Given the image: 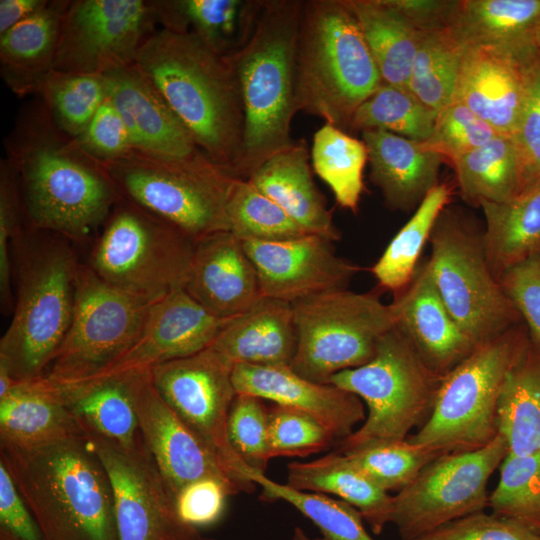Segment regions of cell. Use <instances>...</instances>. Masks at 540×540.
I'll list each match as a JSON object with an SVG mask.
<instances>
[{
    "label": "cell",
    "instance_id": "1",
    "mask_svg": "<svg viewBox=\"0 0 540 540\" xmlns=\"http://www.w3.org/2000/svg\"><path fill=\"white\" fill-rule=\"evenodd\" d=\"M4 147L30 228L82 242L102 228L121 198L102 166L58 127L40 98L20 110Z\"/></svg>",
    "mask_w": 540,
    "mask_h": 540
},
{
    "label": "cell",
    "instance_id": "2",
    "mask_svg": "<svg viewBox=\"0 0 540 540\" xmlns=\"http://www.w3.org/2000/svg\"><path fill=\"white\" fill-rule=\"evenodd\" d=\"M0 461L44 540H119L110 481L84 428L34 445L0 440Z\"/></svg>",
    "mask_w": 540,
    "mask_h": 540
},
{
    "label": "cell",
    "instance_id": "3",
    "mask_svg": "<svg viewBox=\"0 0 540 540\" xmlns=\"http://www.w3.org/2000/svg\"><path fill=\"white\" fill-rule=\"evenodd\" d=\"M135 62L211 160L230 173L244 135L237 77L225 58L190 32L157 29Z\"/></svg>",
    "mask_w": 540,
    "mask_h": 540
},
{
    "label": "cell",
    "instance_id": "4",
    "mask_svg": "<svg viewBox=\"0 0 540 540\" xmlns=\"http://www.w3.org/2000/svg\"><path fill=\"white\" fill-rule=\"evenodd\" d=\"M303 0H264L252 34L225 56L240 87L244 135L234 178L249 180L273 155L294 142L290 126L298 112L296 53Z\"/></svg>",
    "mask_w": 540,
    "mask_h": 540
},
{
    "label": "cell",
    "instance_id": "5",
    "mask_svg": "<svg viewBox=\"0 0 540 540\" xmlns=\"http://www.w3.org/2000/svg\"><path fill=\"white\" fill-rule=\"evenodd\" d=\"M68 241L25 224L12 243L17 292L0 340V365L17 381L44 376L69 329L80 264Z\"/></svg>",
    "mask_w": 540,
    "mask_h": 540
},
{
    "label": "cell",
    "instance_id": "6",
    "mask_svg": "<svg viewBox=\"0 0 540 540\" xmlns=\"http://www.w3.org/2000/svg\"><path fill=\"white\" fill-rule=\"evenodd\" d=\"M299 111L348 132L359 108L383 83L349 0H305L298 29Z\"/></svg>",
    "mask_w": 540,
    "mask_h": 540
},
{
    "label": "cell",
    "instance_id": "7",
    "mask_svg": "<svg viewBox=\"0 0 540 540\" xmlns=\"http://www.w3.org/2000/svg\"><path fill=\"white\" fill-rule=\"evenodd\" d=\"M530 341L517 324L477 346L442 377L428 419L406 440L438 455L487 446L498 435L497 406L504 382Z\"/></svg>",
    "mask_w": 540,
    "mask_h": 540
},
{
    "label": "cell",
    "instance_id": "8",
    "mask_svg": "<svg viewBox=\"0 0 540 540\" xmlns=\"http://www.w3.org/2000/svg\"><path fill=\"white\" fill-rule=\"evenodd\" d=\"M442 377L395 326L379 340L369 362L330 379V384L358 396L368 409L364 422L339 441L335 451L406 440L415 426L428 419Z\"/></svg>",
    "mask_w": 540,
    "mask_h": 540
},
{
    "label": "cell",
    "instance_id": "9",
    "mask_svg": "<svg viewBox=\"0 0 540 540\" xmlns=\"http://www.w3.org/2000/svg\"><path fill=\"white\" fill-rule=\"evenodd\" d=\"M100 165L122 198L195 241L229 231L226 208L235 178L203 151L184 158H160L133 150Z\"/></svg>",
    "mask_w": 540,
    "mask_h": 540
},
{
    "label": "cell",
    "instance_id": "10",
    "mask_svg": "<svg viewBox=\"0 0 540 540\" xmlns=\"http://www.w3.org/2000/svg\"><path fill=\"white\" fill-rule=\"evenodd\" d=\"M101 229L88 266L103 281L149 302L184 289L196 245L186 233L122 197Z\"/></svg>",
    "mask_w": 540,
    "mask_h": 540
},
{
    "label": "cell",
    "instance_id": "11",
    "mask_svg": "<svg viewBox=\"0 0 540 540\" xmlns=\"http://www.w3.org/2000/svg\"><path fill=\"white\" fill-rule=\"evenodd\" d=\"M292 308L297 348L290 367L317 383L328 384L336 373L369 362L379 340L396 326L393 305L374 291L326 292Z\"/></svg>",
    "mask_w": 540,
    "mask_h": 540
},
{
    "label": "cell",
    "instance_id": "12",
    "mask_svg": "<svg viewBox=\"0 0 540 540\" xmlns=\"http://www.w3.org/2000/svg\"><path fill=\"white\" fill-rule=\"evenodd\" d=\"M427 261L435 286L462 331L479 346L519 324L520 315L491 271L482 232L444 208L431 232Z\"/></svg>",
    "mask_w": 540,
    "mask_h": 540
},
{
    "label": "cell",
    "instance_id": "13",
    "mask_svg": "<svg viewBox=\"0 0 540 540\" xmlns=\"http://www.w3.org/2000/svg\"><path fill=\"white\" fill-rule=\"evenodd\" d=\"M153 303L111 286L80 264L72 320L44 376L62 385L93 378L130 347Z\"/></svg>",
    "mask_w": 540,
    "mask_h": 540
},
{
    "label": "cell",
    "instance_id": "14",
    "mask_svg": "<svg viewBox=\"0 0 540 540\" xmlns=\"http://www.w3.org/2000/svg\"><path fill=\"white\" fill-rule=\"evenodd\" d=\"M508 453L498 433L487 446L443 454L393 496L391 523L400 540H412L488 506L487 484Z\"/></svg>",
    "mask_w": 540,
    "mask_h": 540
},
{
    "label": "cell",
    "instance_id": "15",
    "mask_svg": "<svg viewBox=\"0 0 540 540\" xmlns=\"http://www.w3.org/2000/svg\"><path fill=\"white\" fill-rule=\"evenodd\" d=\"M233 366L209 347L151 369L161 397L205 443L241 492L257 486L255 472L240 458L228 436V418L236 390Z\"/></svg>",
    "mask_w": 540,
    "mask_h": 540
},
{
    "label": "cell",
    "instance_id": "16",
    "mask_svg": "<svg viewBox=\"0 0 540 540\" xmlns=\"http://www.w3.org/2000/svg\"><path fill=\"white\" fill-rule=\"evenodd\" d=\"M157 25L153 1L71 0L52 70L103 74L134 63Z\"/></svg>",
    "mask_w": 540,
    "mask_h": 540
},
{
    "label": "cell",
    "instance_id": "17",
    "mask_svg": "<svg viewBox=\"0 0 540 540\" xmlns=\"http://www.w3.org/2000/svg\"><path fill=\"white\" fill-rule=\"evenodd\" d=\"M83 428L110 481L119 540H194L201 536L197 528L179 519L174 497L143 442L127 449Z\"/></svg>",
    "mask_w": 540,
    "mask_h": 540
},
{
    "label": "cell",
    "instance_id": "18",
    "mask_svg": "<svg viewBox=\"0 0 540 540\" xmlns=\"http://www.w3.org/2000/svg\"><path fill=\"white\" fill-rule=\"evenodd\" d=\"M126 375L142 442L174 500L185 486L204 478L223 482L233 496L241 493L210 449L158 393L151 370Z\"/></svg>",
    "mask_w": 540,
    "mask_h": 540
},
{
    "label": "cell",
    "instance_id": "19",
    "mask_svg": "<svg viewBox=\"0 0 540 540\" xmlns=\"http://www.w3.org/2000/svg\"><path fill=\"white\" fill-rule=\"evenodd\" d=\"M242 243L257 270L263 296L291 304L348 289L351 280L363 269L339 257L333 242L319 235Z\"/></svg>",
    "mask_w": 540,
    "mask_h": 540
},
{
    "label": "cell",
    "instance_id": "20",
    "mask_svg": "<svg viewBox=\"0 0 540 540\" xmlns=\"http://www.w3.org/2000/svg\"><path fill=\"white\" fill-rule=\"evenodd\" d=\"M230 319L217 317L184 289L177 290L154 302L130 347L85 382L151 370L160 364L199 353L213 343Z\"/></svg>",
    "mask_w": 540,
    "mask_h": 540
},
{
    "label": "cell",
    "instance_id": "21",
    "mask_svg": "<svg viewBox=\"0 0 540 540\" xmlns=\"http://www.w3.org/2000/svg\"><path fill=\"white\" fill-rule=\"evenodd\" d=\"M535 47H466L452 102L465 105L499 134L513 136L525 93L527 60Z\"/></svg>",
    "mask_w": 540,
    "mask_h": 540
},
{
    "label": "cell",
    "instance_id": "22",
    "mask_svg": "<svg viewBox=\"0 0 540 540\" xmlns=\"http://www.w3.org/2000/svg\"><path fill=\"white\" fill-rule=\"evenodd\" d=\"M108 96L122 116L136 151L184 158L200 151L190 132L136 62L103 73Z\"/></svg>",
    "mask_w": 540,
    "mask_h": 540
},
{
    "label": "cell",
    "instance_id": "23",
    "mask_svg": "<svg viewBox=\"0 0 540 540\" xmlns=\"http://www.w3.org/2000/svg\"><path fill=\"white\" fill-rule=\"evenodd\" d=\"M232 381L236 394L253 395L305 412L322 424L337 443L366 418L358 396L330 383L306 379L290 366L237 364Z\"/></svg>",
    "mask_w": 540,
    "mask_h": 540
},
{
    "label": "cell",
    "instance_id": "24",
    "mask_svg": "<svg viewBox=\"0 0 540 540\" xmlns=\"http://www.w3.org/2000/svg\"><path fill=\"white\" fill-rule=\"evenodd\" d=\"M184 290L220 318L238 316L264 298L253 262L230 231L196 241Z\"/></svg>",
    "mask_w": 540,
    "mask_h": 540
},
{
    "label": "cell",
    "instance_id": "25",
    "mask_svg": "<svg viewBox=\"0 0 540 540\" xmlns=\"http://www.w3.org/2000/svg\"><path fill=\"white\" fill-rule=\"evenodd\" d=\"M396 326L424 361L444 376L477 347L445 306L427 262L419 264L413 279L391 303Z\"/></svg>",
    "mask_w": 540,
    "mask_h": 540
},
{
    "label": "cell",
    "instance_id": "26",
    "mask_svg": "<svg viewBox=\"0 0 540 540\" xmlns=\"http://www.w3.org/2000/svg\"><path fill=\"white\" fill-rule=\"evenodd\" d=\"M368 151L370 180L393 210L416 209L440 183L444 158L425 142L411 140L383 130L362 131Z\"/></svg>",
    "mask_w": 540,
    "mask_h": 540
},
{
    "label": "cell",
    "instance_id": "27",
    "mask_svg": "<svg viewBox=\"0 0 540 540\" xmlns=\"http://www.w3.org/2000/svg\"><path fill=\"white\" fill-rule=\"evenodd\" d=\"M231 366H290L297 348L292 304L264 297L232 317L209 346Z\"/></svg>",
    "mask_w": 540,
    "mask_h": 540
},
{
    "label": "cell",
    "instance_id": "28",
    "mask_svg": "<svg viewBox=\"0 0 540 540\" xmlns=\"http://www.w3.org/2000/svg\"><path fill=\"white\" fill-rule=\"evenodd\" d=\"M304 141L273 155L249 181L308 233L332 242L341 238L324 196L314 183Z\"/></svg>",
    "mask_w": 540,
    "mask_h": 540
},
{
    "label": "cell",
    "instance_id": "29",
    "mask_svg": "<svg viewBox=\"0 0 540 540\" xmlns=\"http://www.w3.org/2000/svg\"><path fill=\"white\" fill-rule=\"evenodd\" d=\"M71 0H47L35 13L0 35V71L17 96L38 94L53 69Z\"/></svg>",
    "mask_w": 540,
    "mask_h": 540
},
{
    "label": "cell",
    "instance_id": "30",
    "mask_svg": "<svg viewBox=\"0 0 540 540\" xmlns=\"http://www.w3.org/2000/svg\"><path fill=\"white\" fill-rule=\"evenodd\" d=\"M264 0H153L160 28L196 35L228 56L252 34Z\"/></svg>",
    "mask_w": 540,
    "mask_h": 540
},
{
    "label": "cell",
    "instance_id": "31",
    "mask_svg": "<svg viewBox=\"0 0 540 540\" xmlns=\"http://www.w3.org/2000/svg\"><path fill=\"white\" fill-rule=\"evenodd\" d=\"M82 424L47 377L17 381L0 399V440L34 445L82 431Z\"/></svg>",
    "mask_w": 540,
    "mask_h": 540
},
{
    "label": "cell",
    "instance_id": "32",
    "mask_svg": "<svg viewBox=\"0 0 540 540\" xmlns=\"http://www.w3.org/2000/svg\"><path fill=\"white\" fill-rule=\"evenodd\" d=\"M286 485L299 491L340 497L362 514L376 535L391 522L393 496L335 450L309 462L288 464Z\"/></svg>",
    "mask_w": 540,
    "mask_h": 540
},
{
    "label": "cell",
    "instance_id": "33",
    "mask_svg": "<svg viewBox=\"0 0 540 540\" xmlns=\"http://www.w3.org/2000/svg\"><path fill=\"white\" fill-rule=\"evenodd\" d=\"M482 241L488 265L498 277L509 267L540 253V182L502 202L482 201Z\"/></svg>",
    "mask_w": 540,
    "mask_h": 540
},
{
    "label": "cell",
    "instance_id": "34",
    "mask_svg": "<svg viewBox=\"0 0 540 540\" xmlns=\"http://www.w3.org/2000/svg\"><path fill=\"white\" fill-rule=\"evenodd\" d=\"M55 385L67 407L87 429L127 449L142 444L129 375Z\"/></svg>",
    "mask_w": 540,
    "mask_h": 540
},
{
    "label": "cell",
    "instance_id": "35",
    "mask_svg": "<svg viewBox=\"0 0 540 540\" xmlns=\"http://www.w3.org/2000/svg\"><path fill=\"white\" fill-rule=\"evenodd\" d=\"M540 0H459L449 27L465 46L536 44Z\"/></svg>",
    "mask_w": 540,
    "mask_h": 540
},
{
    "label": "cell",
    "instance_id": "36",
    "mask_svg": "<svg viewBox=\"0 0 540 540\" xmlns=\"http://www.w3.org/2000/svg\"><path fill=\"white\" fill-rule=\"evenodd\" d=\"M497 426L509 454L540 450V349L531 341L504 382Z\"/></svg>",
    "mask_w": 540,
    "mask_h": 540
},
{
    "label": "cell",
    "instance_id": "37",
    "mask_svg": "<svg viewBox=\"0 0 540 540\" xmlns=\"http://www.w3.org/2000/svg\"><path fill=\"white\" fill-rule=\"evenodd\" d=\"M349 2L383 83L408 90L421 33L387 0Z\"/></svg>",
    "mask_w": 540,
    "mask_h": 540
},
{
    "label": "cell",
    "instance_id": "38",
    "mask_svg": "<svg viewBox=\"0 0 540 540\" xmlns=\"http://www.w3.org/2000/svg\"><path fill=\"white\" fill-rule=\"evenodd\" d=\"M462 198L502 203L522 192V164L513 136L498 135L452 161Z\"/></svg>",
    "mask_w": 540,
    "mask_h": 540
},
{
    "label": "cell",
    "instance_id": "39",
    "mask_svg": "<svg viewBox=\"0 0 540 540\" xmlns=\"http://www.w3.org/2000/svg\"><path fill=\"white\" fill-rule=\"evenodd\" d=\"M450 198V186L447 183L437 185L390 240L382 255L369 269L382 289L396 295L411 282L423 248L429 242L433 227Z\"/></svg>",
    "mask_w": 540,
    "mask_h": 540
},
{
    "label": "cell",
    "instance_id": "40",
    "mask_svg": "<svg viewBox=\"0 0 540 540\" xmlns=\"http://www.w3.org/2000/svg\"><path fill=\"white\" fill-rule=\"evenodd\" d=\"M311 160L314 171L330 187L338 205L357 213L368 162L364 141L325 123L314 134Z\"/></svg>",
    "mask_w": 540,
    "mask_h": 540
},
{
    "label": "cell",
    "instance_id": "41",
    "mask_svg": "<svg viewBox=\"0 0 540 540\" xmlns=\"http://www.w3.org/2000/svg\"><path fill=\"white\" fill-rule=\"evenodd\" d=\"M465 49L450 28L420 34L408 90L437 114L453 100Z\"/></svg>",
    "mask_w": 540,
    "mask_h": 540
},
{
    "label": "cell",
    "instance_id": "42",
    "mask_svg": "<svg viewBox=\"0 0 540 540\" xmlns=\"http://www.w3.org/2000/svg\"><path fill=\"white\" fill-rule=\"evenodd\" d=\"M437 113L409 90L382 83L356 110L351 130H383L411 140L426 141Z\"/></svg>",
    "mask_w": 540,
    "mask_h": 540
},
{
    "label": "cell",
    "instance_id": "43",
    "mask_svg": "<svg viewBox=\"0 0 540 540\" xmlns=\"http://www.w3.org/2000/svg\"><path fill=\"white\" fill-rule=\"evenodd\" d=\"M37 95L58 127L76 139L107 98L108 89L103 74L52 70Z\"/></svg>",
    "mask_w": 540,
    "mask_h": 540
},
{
    "label": "cell",
    "instance_id": "44",
    "mask_svg": "<svg viewBox=\"0 0 540 540\" xmlns=\"http://www.w3.org/2000/svg\"><path fill=\"white\" fill-rule=\"evenodd\" d=\"M226 209L229 231L241 241H285L310 234L249 180L234 179Z\"/></svg>",
    "mask_w": 540,
    "mask_h": 540
},
{
    "label": "cell",
    "instance_id": "45",
    "mask_svg": "<svg viewBox=\"0 0 540 540\" xmlns=\"http://www.w3.org/2000/svg\"><path fill=\"white\" fill-rule=\"evenodd\" d=\"M253 482L262 488V500L288 502L311 520L321 533L314 540H374L364 527L362 514L343 500L293 489L263 473H255Z\"/></svg>",
    "mask_w": 540,
    "mask_h": 540
},
{
    "label": "cell",
    "instance_id": "46",
    "mask_svg": "<svg viewBox=\"0 0 540 540\" xmlns=\"http://www.w3.org/2000/svg\"><path fill=\"white\" fill-rule=\"evenodd\" d=\"M488 507L540 534V450L526 455L507 453L499 466Z\"/></svg>",
    "mask_w": 540,
    "mask_h": 540
},
{
    "label": "cell",
    "instance_id": "47",
    "mask_svg": "<svg viewBox=\"0 0 540 540\" xmlns=\"http://www.w3.org/2000/svg\"><path fill=\"white\" fill-rule=\"evenodd\" d=\"M342 454L386 492H399L440 456L407 440L370 445Z\"/></svg>",
    "mask_w": 540,
    "mask_h": 540
},
{
    "label": "cell",
    "instance_id": "48",
    "mask_svg": "<svg viewBox=\"0 0 540 540\" xmlns=\"http://www.w3.org/2000/svg\"><path fill=\"white\" fill-rule=\"evenodd\" d=\"M268 422L271 459L307 457L337 443L316 419L292 407L275 404L268 410Z\"/></svg>",
    "mask_w": 540,
    "mask_h": 540
},
{
    "label": "cell",
    "instance_id": "49",
    "mask_svg": "<svg viewBox=\"0 0 540 540\" xmlns=\"http://www.w3.org/2000/svg\"><path fill=\"white\" fill-rule=\"evenodd\" d=\"M263 399L236 394L229 412L228 436L240 458L255 472L265 474L271 460L268 408Z\"/></svg>",
    "mask_w": 540,
    "mask_h": 540
},
{
    "label": "cell",
    "instance_id": "50",
    "mask_svg": "<svg viewBox=\"0 0 540 540\" xmlns=\"http://www.w3.org/2000/svg\"><path fill=\"white\" fill-rule=\"evenodd\" d=\"M501 135L465 105L451 102L436 116L430 137L431 150L451 162Z\"/></svg>",
    "mask_w": 540,
    "mask_h": 540
},
{
    "label": "cell",
    "instance_id": "51",
    "mask_svg": "<svg viewBox=\"0 0 540 540\" xmlns=\"http://www.w3.org/2000/svg\"><path fill=\"white\" fill-rule=\"evenodd\" d=\"M513 138L522 164V191L540 182V48L527 60L526 85Z\"/></svg>",
    "mask_w": 540,
    "mask_h": 540
},
{
    "label": "cell",
    "instance_id": "52",
    "mask_svg": "<svg viewBox=\"0 0 540 540\" xmlns=\"http://www.w3.org/2000/svg\"><path fill=\"white\" fill-rule=\"evenodd\" d=\"M25 225L18 178L9 163L0 161V296L4 311L11 307L10 244Z\"/></svg>",
    "mask_w": 540,
    "mask_h": 540
},
{
    "label": "cell",
    "instance_id": "53",
    "mask_svg": "<svg viewBox=\"0 0 540 540\" xmlns=\"http://www.w3.org/2000/svg\"><path fill=\"white\" fill-rule=\"evenodd\" d=\"M76 140L99 164L120 160L134 150L127 126L109 96Z\"/></svg>",
    "mask_w": 540,
    "mask_h": 540
},
{
    "label": "cell",
    "instance_id": "54",
    "mask_svg": "<svg viewBox=\"0 0 540 540\" xmlns=\"http://www.w3.org/2000/svg\"><path fill=\"white\" fill-rule=\"evenodd\" d=\"M498 281L540 349V253L507 268Z\"/></svg>",
    "mask_w": 540,
    "mask_h": 540
},
{
    "label": "cell",
    "instance_id": "55",
    "mask_svg": "<svg viewBox=\"0 0 540 540\" xmlns=\"http://www.w3.org/2000/svg\"><path fill=\"white\" fill-rule=\"evenodd\" d=\"M412 540H540V534L512 519L480 511Z\"/></svg>",
    "mask_w": 540,
    "mask_h": 540
},
{
    "label": "cell",
    "instance_id": "56",
    "mask_svg": "<svg viewBox=\"0 0 540 540\" xmlns=\"http://www.w3.org/2000/svg\"><path fill=\"white\" fill-rule=\"evenodd\" d=\"M233 496L223 482L204 478L185 486L175 497V509L179 519L197 528L217 522L225 508L226 498Z\"/></svg>",
    "mask_w": 540,
    "mask_h": 540
},
{
    "label": "cell",
    "instance_id": "57",
    "mask_svg": "<svg viewBox=\"0 0 540 540\" xmlns=\"http://www.w3.org/2000/svg\"><path fill=\"white\" fill-rule=\"evenodd\" d=\"M0 539L44 540L34 515L20 494L10 472L1 461Z\"/></svg>",
    "mask_w": 540,
    "mask_h": 540
},
{
    "label": "cell",
    "instance_id": "58",
    "mask_svg": "<svg viewBox=\"0 0 540 540\" xmlns=\"http://www.w3.org/2000/svg\"><path fill=\"white\" fill-rule=\"evenodd\" d=\"M420 33L449 28L459 0H387Z\"/></svg>",
    "mask_w": 540,
    "mask_h": 540
},
{
    "label": "cell",
    "instance_id": "59",
    "mask_svg": "<svg viewBox=\"0 0 540 540\" xmlns=\"http://www.w3.org/2000/svg\"><path fill=\"white\" fill-rule=\"evenodd\" d=\"M47 0H0V35L25 20Z\"/></svg>",
    "mask_w": 540,
    "mask_h": 540
},
{
    "label": "cell",
    "instance_id": "60",
    "mask_svg": "<svg viewBox=\"0 0 540 540\" xmlns=\"http://www.w3.org/2000/svg\"><path fill=\"white\" fill-rule=\"evenodd\" d=\"M291 540H314V539H311V538L305 533V531H304L302 528L296 527V528L294 529V531H293Z\"/></svg>",
    "mask_w": 540,
    "mask_h": 540
},
{
    "label": "cell",
    "instance_id": "61",
    "mask_svg": "<svg viewBox=\"0 0 540 540\" xmlns=\"http://www.w3.org/2000/svg\"><path fill=\"white\" fill-rule=\"evenodd\" d=\"M534 40H535L536 45L540 48V25L535 33Z\"/></svg>",
    "mask_w": 540,
    "mask_h": 540
},
{
    "label": "cell",
    "instance_id": "62",
    "mask_svg": "<svg viewBox=\"0 0 540 540\" xmlns=\"http://www.w3.org/2000/svg\"><path fill=\"white\" fill-rule=\"evenodd\" d=\"M194 540H214V539H211V538H206V537H203V536H200Z\"/></svg>",
    "mask_w": 540,
    "mask_h": 540
}]
</instances>
